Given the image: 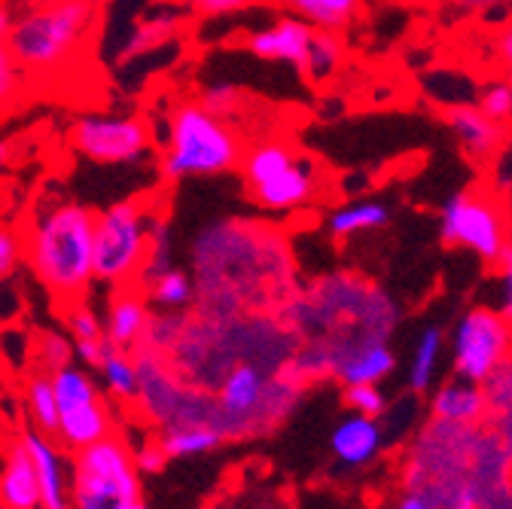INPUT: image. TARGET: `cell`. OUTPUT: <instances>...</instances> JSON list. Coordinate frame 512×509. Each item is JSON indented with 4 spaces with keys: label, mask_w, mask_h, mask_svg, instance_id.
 Returning <instances> with one entry per match:
<instances>
[{
    "label": "cell",
    "mask_w": 512,
    "mask_h": 509,
    "mask_svg": "<svg viewBox=\"0 0 512 509\" xmlns=\"http://www.w3.org/2000/svg\"><path fill=\"white\" fill-rule=\"evenodd\" d=\"M199 314L235 317L278 311L293 290L296 260L287 235L263 220L217 217L189 244Z\"/></svg>",
    "instance_id": "6da1fadb"
},
{
    "label": "cell",
    "mask_w": 512,
    "mask_h": 509,
    "mask_svg": "<svg viewBox=\"0 0 512 509\" xmlns=\"http://www.w3.org/2000/svg\"><path fill=\"white\" fill-rule=\"evenodd\" d=\"M275 314L299 339L290 366L308 385L314 378H330L336 360L348 351L391 342L403 308L372 278L339 269L296 287Z\"/></svg>",
    "instance_id": "7a4b0ae2"
},
{
    "label": "cell",
    "mask_w": 512,
    "mask_h": 509,
    "mask_svg": "<svg viewBox=\"0 0 512 509\" xmlns=\"http://www.w3.org/2000/svg\"><path fill=\"white\" fill-rule=\"evenodd\" d=\"M430 509H512V455L488 424L427 421L403 467Z\"/></svg>",
    "instance_id": "3957f363"
},
{
    "label": "cell",
    "mask_w": 512,
    "mask_h": 509,
    "mask_svg": "<svg viewBox=\"0 0 512 509\" xmlns=\"http://www.w3.org/2000/svg\"><path fill=\"white\" fill-rule=\"evenodd\" d=\"M92 235L95 211L80 202H52L31 223L25 257L58 308L83 302L95 284Z\"/></svg>",
    "instance_id": "277c9868"
},
{
    "label": "cell",
    "mask_w": 512,
    "mask_h": 509,
    "mask_svg": "<svg viewBox=\"0 0 512 509\" xmlns=\"http://www.w3.org/2000/svg\"><path fill=\"white\" fill-rule=\"evenodd\" d=\"M241 153V135L229 119L214 116L199 101H177L168 113L159 174L168 183L220 177L238 168Z\"/></svg>",
    "instance_id": "5b68a950"
},
{
    "label": "cell",
    "mask_w": 512,
    "mask_h": 509,
    "mask_svg": "<svg viewBox=\"0 0 512 509\" xmlns=\"http://www.w3.org/2000/svg\"><path fill=\"white\" fill-rule=\"evenodd\" d=\"M98 19V0H58L25 7L7 37L13 58L25 74H55L71 65Z\"/></svg>",
    "instance_id": "8992f818"
},
{
    "label": "cell",
    "mask_w": 512,
    "mask_h": 509,
    "mask_svg": "<svg viewBox=\"0 0 512 509\" xmlns=\"http://www.w3.org/2000/svg\"><path fill=\"white\" fill-rule=\"evenodd\" d=\"M238 174L247 199L266 214H293L317 199V168L278 138L244 147Z\"/></svg>",
    "instance_id": "52a82bcc"
},
{
    "label": "cell",
    "mask_w": 512,
    "mask_h": 509,
    "mask_svg": "<svg viewBox=\"0 0 512 509\" xmlns=\"http://www.w3.org/2000/svg\"><path fill=\"white\" fill-rule=\"evenodd\" d=\"M141 500V479L122 436H107L74 455L71 503L74 509H122Z\"/></svg>",
    "instance_id": "ba28073f"
},
{
    "label": "cell",
    "mask_w": 512,
    "mask_h": 509,
    "mask_svg": "<svg viewBox=\"0 0 512 509\" xmlns=\"http://www.w3.org/2000/svg\"><path fill=\"white\" fill-rule=\"evenodd\" d=\"M147 223L150 214L135 199L113 202L104 211H95V235H92L95 281L110 287L138 284L147 257Z\"/></svg>",
    "instance_id": "9c48e42d"
},
{
    "label": "cell",
    "mask_w": 512,
    "mask_h": 509,
    "mask_svg": "<svg viewBox=\"0 0 512 509\" xmlns=\"http://www.w3.org/2000/svg\"><path fill=\"white\" fill-rule=\"evenodd\" d=\"M439 235L448 247H464L494 266L512 247V226L491 189H458L439 211Z\"/></svg>",
    "instance_id": "30bf717a"
},
{
    "label": "cell",
    "mask_w": 512,
    "mask_h": 509,
    "mask_svg": "<svg viewBox=\"0 0 512 509\" xmlns=\"http://www.w3.org/2000/svg\"><path fill=\"white\" fill-rule=\"evenodd\" d=\"M68 147L92 165H138L153 153V132L135 113H80Z\"/></svg>",
    "instance_id": "8fae6325"
},
{
    "label": "cell",
    "mask_w": 512,
    "mask_h": 509,
    "mask_svg": "<svg viewBox=\"0 0 512 509\" xmlns=\"http://www.w3.org/2000/svg\"><path fill=\"white\" fill-rule=\"evenodd\" d=\"M448 348L455 375L479 385L494 366L512 357V324L491 305H473L458 317Z\"/></svg>",
    "instance_id": "7c38bea8"
},
{
    "label": "cell",
    "mask_w": 512,
    "mask_h": 509,
    "mask_svg": "<svg viewBox=\"0 0 512 509\" xmlns=\"http://www.w3.org/2000/svg\"><path fill=\"white\" fill-rule=\"evenodd\" d=\"M445 125L461 153L476 165H491L509 141V125L488 119L476 104H452L445 110Z\"/></svg>",
    "instance_id": "4fadbf2b"
},
{
    "label": "cell",
    "mask_w": 512,
    "mask_h": 509,
    "mask_svg": "<svg viewBox=\"0 0 512 509\" xmlns=\"http://www.w3.org/2000/svg\"><path fill=\"white\" fill-rule=\"evenodd\" d=\"M311 34L314 28L305 25L302 19L281 16L269 28L250 31L244 37V49L260 61H278V65H290L299 71L308 52V43H311Z\"/></svg>",
    "instance_id": "5bb4252c"
},
{
    "label": "cell",
    "mask_w": 512,
    "mask_h": 509,
    "mask_svg": "<svg viewBox=\"0 0 512 509\" xmlns=\"http://www.w3.org/2000/svg\"><path fill=\"white\" fill-rule=\"evenodd\" d=\"M150 302L138 284L116 287L107 305L104 317V339L110 348L119 351H135L144 342L147 324H150Z\"/></svg>",
    "instance_id": "9a60e30c"
},
{
    "label": "cell",
    "mask_w": 512,
    "mask_h": 509,
    "mask_svg": "<svg viewBox=\"0 0 512 509\" xmlns=\"http://www.w3.org/2000/svg\"><path fill=\"white\" fill-rule=\"evenodd\" d=\"M330 449L333 458L345 467V470H363L369 467L381 449H384V430L378 424V418H366V415H345L333 433H330Z\"/></svg>",
    "instance_id": "2e32d148"
},
{
    "label": "cell",
    "mask_w": 512,
    "mask_h": 509,
    "mask_svg": "<svg viewBox=\"0 0 512 509\" xmlns=\"http://www.w3.org/2000/svg\"><path fill=\"white\" fill-rule=\"evenodd\" d=\"M22 442H25V449L34 461V470H37L40 509H74L71 482H68V473H64V455H61L58 445L40 430L25 433Z\"/></svg>",
    "instance_id": "e0dca14e"
},
{
    "label": "cell",
    "mask_w": 512,
    "mask_h": 509,
    "mask_svg": "<svg viewBox=\"0 0 512 509\" xmlns=\"http://www.w3.org/2000/svg\"><path fill=\"white\" fill-rule=\"evenodd\" d=\"M430 418L442 421V424H464V427H476L488 421L485 412V397L476 381L467 378H445L442 385L430 388Z\"/></svg>",
    "instance_id": "ac0fdd59"
},
{
    "label": "cell",
    "mask_w": 512,
    "mask_h": 509,
    "mask_svg": "<svg viewBox=\"0 0 512 509\" xmlns=\"http://www.w3.org/2000/svg\"><path fill=\"white\" fill-rule=\"evenodd\" d=\"M0 506L4 509H40V482L34 461L25 449L22 436L13 439L4 452L0 470Z\"/></svg>",
    "instance_id": "d6986e66"
},
{
    "label": "cell",
    "mask_w": 512,
    "mask_h": 509,
    "mask_svg": "<svg viewBox=\"0 0 512 509\" xmlns=\"http://www.w3.org/2000/svg\"><path fill=\"white\" fill-rule=\"evenodd\" d=\"M397 369V354L388 342H372V345H363V348H354L348 351L345 357L336 360L333 366V375L342 385H381L384 378L394 375Z\"/></svg>",
    "instance_id": "ffe728a7"
},
{
    "label": "cell",
    "mask_w": 512,
    "mask_h": 509,
    "mask_svg": "<svg viewBox=\"0 0 512 509\" xmlns=\"http://www.w3.org/2000/svg\"><path fill=\"white\" fill-rule=\"evenodd\" d=\"M55 436L61 439V445L80 452L86 445H95V442L113 436V415L104 400H95L74 412H61Z\"/></svg>",
    "instance_id": "44dd1931"
},
{
    "label": "cell",
    "mask_w": 512,
    "mask_h": 509,
    "mask_svg": "<svg viewBox=\"0 0 512 509\" xmlns=\"http://www.w3.org/2000/svg\"><path fill=\"white\" fill-rule=\"evenodd\" d=\"M278 4L314 31L336 34H345L363 13V0H278Z\"/></svg>",
    "instance_id": "7402d4cb"
},
{
    "label": "cell",
    "mask_w": 512,
    "mask_h": 509,
    "mask_svg": "<svg viewBox=\"0 0 512 509\" xmlns=\"http://www.w3.org/2000/svg\"><path fill=\"white\" fill-rule=\"evenodd\" d=\"M180 25H183V16L177 10H153V13H147L144 19L135 22V28L128 31V37L122 40L119 61H132L138 55H147V52L171 43L180 34Z\"/></svg>",
    "instance_id": "603a6c76"
},
{
    "label": "cell",
    "mask_w": 512,
    "mask_h": 509,
    "mask_svg": "<svg viewBox=\"0 0 512 509\" xmlns=\"http://www.w3.org/2000/svg\"><path fill=\"white\" fill-rule=\"evenodd\" d=\"M391 223V208L378 202V199H360V202H348L339 205L336 211L327 214V232L336 241H351L363 232H375Z\"/></svg>",
    "instance_id": "cb8c5ba5"
},
{
    "label": "cell",
    "mask_w": 512,
    "mask_h": 509,
    "mask_svg": "<svg viewBox=\"0 0 512 509\" xmlns=\"http://www.w3.org/2000/svg\"><path fill=\"white\" fill-rule=\"evenodd\" d=\"M445 330L439 324H427L412 348V360H409V391L412 394H430V388L436 385L439 378V363L445 354Z\"/></svg>",
    "instance_id": "d4e9b609"
},
{
    "label": "cell",
    "mask_w": 512,
    "mask_h": 509,
    "mask_svg": "<svg viewBox=\"0 0 512 509\" xmlns=\"http://www.w3.org/2000/svg\"><path fill=\"white\" fill-rule=\"evenodd\" d=\"M345 55H348V46H345L342 34H336V31H314L299 71H302V77L308 83L324 86V83H330L342 71Z\"/></svg>",
    "instance_id": "484cf974"
},
{
    "label": "cell",
    "mask_w": 512,
    "mask_h": 509,
    "mask_svg": "<svg viewBox=\"0 0 512 509\" xmlns=\"http://www.w3.org/2000/svg\"><path fill=\"white\" fill-rule=\"evenodd\" d=\"M159 445L171 458H196L208 455L217 445H223V436L211 424H168L159 436Z\"/></svg>",
    "instance_id": "4316f807"
},
{
    "label": "cell",
    "mask_w": 512,
    "mask_h": 509,
    "mask_svg": "<svg viewBox=\"0 0 512 509\" xmlns=\"http://www.w3.org/2000/svg\"><path fill=\"white\" fill-rule=\"evenodd\" d=\"M147 302L159 305L162 311H186L189 305H196V284H192V278L171 266L159 275H153L150 281L141 284Z\"/></svg>",
    "instance_id": "83f0119b"
},
{
    "label": "cell",
    "mask_w": 512,
    "mask_h": 509,
    "mask_svg": "<svg viewBox=\"0 0 512 509\" xmlns=\"http://www.w3.org/2000/svg\"><path fill=\"white\" fill-rule=\"evenodd\" d=\"M49 385H52V394L58 403V418H61V412H74V409H83V406L101 400L92 375L74 363L49 372Z\"/></svg>",
    "instance_id": "f1b7e54d"
},
{
    "label": "cell",
    "mask_w": 512,
    "mask_h": 509,
    "mask_svg": "<svg viewBox=\"0 0 512 509\" xmlns=\"http://www.w3.org/2000/svg\"><path fill=\"white\" fill-rule=\"evenodd\" d=\"M98 369H101L104 388L110 391V397H116L122 403H135L138 400V366H135L132 351L107 348Z\"/></svg>",
    "instance_id": "f546056e"
},
{
    "label": "cell",
    "mask_w": 512,
    "mask_h": 509,
    "mask_svg": "<svg viewBox=\"0 0 512 509\" xmlns=\"http://www.w3.org/2000/svg\"><path fill=\"white\" fill-rule=\"evenodd\" d=\"M174 266V229L168 217H150L147 223V257L138 275V287L150 281L153 275Z\"/></svg>",
    "instance_id": "4dcf8cb0"
},
{
    "label": "cell",
    "mask_w": 512,
    "mask_h": 509,
    "mask_svg": "<svg viewBox=\"0 0 512 509\" xmlns=\"http://www.w3.org/2000/svg\"><path fill=\"white\" fill-rule=\"evenodd\" d=\"M25 397H28V415H31L34 427L40 433H46V436H55V430H58V403H55V394H52V385H49V375H31Z\"/></svg>",
    "instance_id": "1f68e13d"
},
{
    "label": "cell",
    "mask_w": 512,
    "mask_h": 509,
    "mask_svg": "<svg viewBox=\"0 0 512 509\" xmlns=\"http://www.w3.org/2000/svg\"><path fill=\"white\" fill-rule=\"evenodd\" d=\"M482 397H485V412H488V421L497 418V415H506L512 412V357L503 360L500 366H494L482 381Z\"/></svg>",
    "instance_id": "d6a6232c"
},
{
    "label": "cell",
    "mask_w": 512,
    "mask_h": 509,
    "mask_svg": "<svg viewBox=\"0 0 512 509\" xmlns=\"http://www.w3.org/2000/svg\"><path fill=\"white\" fill-rule=\"evenodd\" d=\"M25 86H28V74L13 58L10 46L0 43V116H7L25 98Z\"/></svg>",
    "instance_id": "836d02e7"
},
{
    "label": "cell",
    "mask_w": 512,
    "mask_h": 509,
    "mask_svg": "<svg viewBox=\"0 0 512 509\" xmlns=\"http://www.w3.org/2000/svg\"><path fill=\"white\" fill-rule=\"evenodd\" d=\"M61 317H64V327H68L71 342H101L104 339V321L92 305H86V302L64 305Z\"/></svg>",
    "instance_id": "e575fe53"
},
{
    "label": "cell",
    "mask_w": 512,
    "mask_h": 509,
    "mask_svg": "<svg viewBox=\"0 0 512 509\" xmlns=\"http://www.w3.org/2000/svg\"><path fill=\"white\" fill-rule=\"evenodd\" d=\"M183 324H186V311H159V314L150 317L141 345H147V348H153L159 354H168L174 348V342L180 339Z\"/></svg>",
    "instance_id": "d590c367"
},
{
    "label": "cell",
    "mask_w": 512,
    "mask_h": 509,
    "mask_svg": "<svg viewBox=\"0 0 512 509\" xmlns=\"http://www.w3.org/2000/svg\"><path fill=\"white\" fill-rule=\"evenodd\" d=\"M34 357H37V366L46 369V375H49L61 366L74 363V342H71V336H64L58 330H46V333H40V339L34 345Z\"/></svg>",
    "instance_id": "8d00e7d4"
},
{
    "label": "cell",
    "mask_w": 512,
    "mask_h": 509,
    "mask_svg": "<svg viewBox=\"0 0 512 509\" xmlns=\"http://www.w3.org/2000/svg\"><path fill=\"white\" fill-rule=\"evenodd\" d=\"M205 110H211L214 116L220 119H232L241 107H244V92L235 86V83H226V80H217V83H208L202 86L199 98H196Z\"/></svg>",
    "instance_id": "74e56055"
},
{
    "label": "cell",
    "mask_w": 512,
    "mask_h": 509,
    "mask_svg": "<svg viewBox=\"0 0 512 509\" xmlns=\"http://www.w3.org/2000/svg\"><path fill=\"white\" fill-rule=\"evenodd\" d=\"M476 107H479L488 119L509 125V122H512V83H509V80H491L488 86L479 89Z\"/></svg>",
    "instance_id": "f35d334b"
},
{
    "label": "cell",
    "mask_w": 512,
    "mask_h": 509,
    "mask_svg": "<svg viewBox=\"0 0 512 509\" xmlns=\"http://www.w3.org/2000/svg\"><path fill=\"white\" fill-rule=\"evenodd\" d=\"M345 406L366 418H381L388 412V397H384L381 385H348L345 388Z\"/></svg>",
    "instance_id": "ab89813d"
},
{
    "label": "cell",
    "mask_w": 512,
    "mask_h": 509,
    "mask_svg": "<svg viewBox=\"0 0 512 509\" xmlns=\"http://www.w3.org/2000/svg\"><path fill=\"white\" fill-rule=\"evenodd\" d=\"M22 263V238L13 226L0 223V281H10Z\"/></svg>",
    "instance_id": "60d3db41"
},
{
    "label": "cell",
    "mask_w": 512,
    "mask_h": 509,
    "mask_svg": "<svg viewBox=\"0 0 512 509\" xmlns=\"http://www.w3.org/2000/svg\"><path fill=\"white\" fill-rule=\"evenodd\" d=\"M497 269V311L512 324V247L494 263Z\"/></svg>",
    "instance_id": "b9f144b4"
},
{
    "label": "cell",
    "mask_w": 512,
    "mask_h": 509,
    "mask_svg": "<svg viewBox=\"0 0 512 509\" xmlns=\"http://www.w3.org/2000/svg\"><path fill=\"white\" fill-rule=\"evenodd\" d=\"M253 4H260V0H186V7L199 16H229V13H241V10H250Z\"/></svg>",
    "instance_id": "7bdbcfd3"
},
{
    "label": "cell",
    "mask_w": 512,
    "mask_h": 509,
    "mask_svg": "<svg viewBox=\"0 0 512 509\" xmlns=\"http://www.w3.org/2000/svg\"><path fill=\"white\" fill-rule=\"evenodd\" d=\"M132 461H135V470L138 473H162L165 464H168V455H165V449L159 445V439H147L141 449L132 455Z\"/></svg>",
    "instance_id": "ee69618b"
},
{
    "label": "cell",
    "mask_w": 512,
    "mask_h": 509,
    "mask_svg": "<svg viewBox=\"0 0 512 509\" xmlns=\"http://www.w3.org/2000/svg\"><path fill=\"white\" fill-rule=\"evenodd\" d=\"M107 339H101V342H74V357L83 363V366H92V369H98L101 366V360H104V354H107Z\"/></svg>",
    "instance_id": "f6af8a7d"
},
{
    "label": "cell",
    "mask_w": 512,
    "mask_h": 509,
    "mask_svg": "<svg viewBox=\"0 0 512 509\" xmlns=\"http://www.w3.org/2000/svg\"><path fill=\"white\" fill-rule=\"evenodd\" d=\"M494 61L503 68V71H509L512 68V19L497 31V37H494Z\"/></svg>",
    "instance_id": "bcb514c9"
},
{
    "label": "cell",
    "mask_w": 512,
    "mask_h": 509,
    "mask_svg": "<svg viewBox=\"0 0 512 509\" xmlns=\"http://www.w3.org/2000/svg\"><path fill=\"white\" fill-rule=\"evenodd\" d=\"M448 4L464 13H500L512 7V0H448Z\"/></svg>",
    "instance_id": "7dc6e473"
},
{
    "label": "cell",
    "mask_w": 512,
    "mask_h": 509,
    "mask_svg": "<svg viewBox=\"0 0 512 509\" xmlns=\"http://www.w3.org/2000/svg\"><path fill=\"white\" fill-rule=\"evenodd\" d=\"M494 433H497V439L503 442V449L512 455V412H506V415H497V418H491V421H485Z\"/></svg>",
    "instance_id": "c3c4849f"
},
{
    "label": "cell",
    "mask_w": 512,
    "mask_h": 509,
    "mask_svg": "<svg viewBox=\"0 0 512 509\" xmlns=\"http://www.w3.org/2000/svg\"><path fill=\"white\" fill-rule=\"evenodd\" d=\"M19 19V10L10 0H0V43H7V37L13 34V25Z\"/></svg>",
    "instance_id": "681fc988"
},
{
    "label": "cell",
    "mask_w": 512,
    "mask_h": 509,
    "mask_svg": "<svg viewBox=\"0 0 512 509\" xmlns=\"http://www.w3.org/2000/svg\"><path fill=\"white\" fill-rule=\"evenodd\" d=\"M394 509H430V503L418 491H403V497L394 503Z\"/></svg>",
    "instance_id": "f907efd6"
},
{
    "label": "cell",
    "mask_w": 512,
    "mask_h": 509,
    "mask_svg": "<svg viewBox=\"0 0 512 509\" xmlns=\"http://www.w3.org/2000/svg\"><path fill=\"white\" fill-rule=\"evenodd\" d=\"M7 165H10V144H7L4 138H0V177H4Z\"/></svg>",
    "instance_id": "816d5d0a"
},
{
    "label": "cell",
    "mask_w": 512,
    "mask_h": 509,
    "mask_svg": "<svg viewBox=\"0 0 512 509\" xmlns=\"http://www.w3.org/2000/svg\"><path fill=\"white\" fill-rule=\"evenodd\" d=\"M25 7H46V4H58V0H22Z\"/></svg>",
    "instance_id": "f5cc1de1"
},
{
    "label": "cell",
    "mask_w": 512,
    "mask_h": 509,
    "mask_svg": "<svg viewBox=\"0 0 512 509\" xmlns=\"http://www.w3.org/2000/svg\"><path fill=\"white\" fill-rule=\"evenodd\" d=\"M122 509H147V506H144V503L138 500V503H132V506H122Z\"/></svg>",
    "instance_id": "db71d44e"
},
{
    "label": "cell",
    "mask_w": 512,
    "mask_h": 509,
    "mask_svg": "<svg viewBox=\"0 0 512 509\" xmlns=\"http://www.w3.org/2000/svg\"><path fill=\"white\" fill-rule=\"evenodd\" d=\"M506 80H509V83H512V68H509V71H506Z\"/></svg>",
    "instance_id": "11a10c76"
}]
</instances>
